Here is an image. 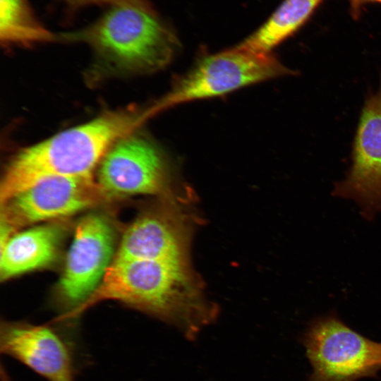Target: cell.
<instances>
[{
  "label": "cell",
  "mask_w": 381,
  "mask_h": 381,
  "mask_svg": "<svg viewBox=\"0 0 381 381\" xmlns=\"http://www.w3.org/2000/svg\"><path fill=\"white\" fill-rule=\"evenodd\" d=\"M61 236L62 229L56 224L37 226L15 233L1 246V280L51 264L56 257Z\"/></svg>",
  "instance_id": "cell-12"
},
{
  "label": "cell",
  "mask_w": 381,
  "mask_h": 381,
  "mask_svg": "<svg viewBox=\"0 0 381 381\" xmlns=\"http://www.w3.org/2000/svg\"><path fill=\"white\" fill-rule=\"evenodd\" d=\"M109 300L173 325L186 339L198 335L213 313L188 260L114 259L81 313Z\"/></svg>",
  "instance_id": "cell-1"
},
{
  "label": "cell",
  "mask_w": 381,
  "mask_h": 381,
  "mask_svg": "<svg viewBox=\"0 0 381 381\" xmlns=\"http://www.w3.org/2000/svg\"><path fill=\"white\" fill-rule=\"evenodd\" d=\"M0 40L7 47H30L57 42V34L41 23L28 0H0Z\"/></svg>",
  "instance_id": "cell-14"
},
{
  "label": "cell",
  "mask_w": 381,
  "mask_h": 381,
  "mask_svg": "<svg viewBox=\"0 0 381 381\" xmlns=\"http://www.w3.org/2000/svg\"><path fill=\"white\" fill-rule=\"evenodd\" d=\"M188 190L159 197L128 226L114 259L188 260L197 223Z\"/></svg>",
  "instance_id": "cell-7"
},
{
  "label": "cell",
  "mask_w": 381,
  "mask_h": 381,
  "mask_svg": "<svg viewBox=\"0 0 381 381\" xmlns=\"http://www.w3.org/2000/svg\"><path fill=\"white\" fill-rule=\"evenodd\" d=\"M72 11L88 5H143L149 3L147 0H61Z\"/></svg>",
  "instance_id": "cell-15"
},
{
  "label": "cell",
  "mask_w": 381,
  "mask_h": 381,
  "mask_svg": "<svg viewBox=\"0 0 381 381\" xmlns=\"http://www.w3.org/2000/svg\"><path fill=\"white\" fill-rule=\"evenodd\" d=\"M57 42L83 43L91 49L92 81L157 71L171 61L179 48L174 31L150 2L110 6L90 25L58 33Z\"/></svg>",
  "instance_id": "cell-3"
},
{
  "label": "cell",
  "mask_w": 381,
  "mask_h": 381,
  "mask_svg": "<svg viewBox=\"0 0 381 381\" xmlns=\"http://www.w3.org/2000/svg\"><path fill=\"white\" fill-rule=\"evenodd\" d=\"M301 341L312 367L308 381H356L381 370V343L329 314L311 322Z\"/></svg>",
  "instance_id": "cell-5"
},
{
  "label": "cell",
  "mask_w": 381,
  "mask_h": 381,
  "mask_svg": "<svg viewBox=\"0 0 381 381\" xmlns=\"http://www.w3.org/2000/svg\"><path fill=\"white\" fill-rule=\"evenodd\" d=\"M110 200L92 175L42 180L1 203V222L16 229L56 219Z\"/></svg>",
  "instance_id": "cell-9"
},
{
  "label": "cell",
  "mask_w": 381,
  "mask_h": 381,
  "mask_svg": "<svg viewBox=\"0 0 381 381\" xmlns=\"http://www.w3.org/2000/svg\"><path fill=\"white\" fill-rule=\"evenodd\" d=\"M371 1L381 2V0H371ZM353 1L355 2L354 4H355V6H356V4L358 3L359 0H353Z\"/></svg>",
  "instance_id": "cell-16"
},
{
  "label": "cell",
  "mask_w": 381,
  "mask_h": 381,
  "mask_svg": "<svg viewBox=\"0 0 381 381\" xmlns=\"http://www.w3.org/2000/svg\"><path fill=\"white\" fill-rule=\"evenodd\" d=\"M293 75L270 53H255L237 46L200 58L174 82L169 92L152 103L157 114L174 105L222 95L243 86Z\"/></svg>",
  "instance_id": "cell-4"
},
{
  "label": "cell",
  "mask_w": 381,
  "mask_h": 381,
  "mask_svg": "<svg viewBox=\"0 0 381 381\" xmlns=\"http://www.w3.org/2000/svg\"><path fill=\"white\" fill-rule=\"evenodd\" d=\"M0 350L47 381H75L72 341L51 326L4 322Z\"/></svg>",
  "instance_id": "cell-11"
},
{
  "label": "cell",
  "mask_w": 381,
  "mask_h": 381,
  "mask_svg": "<svg viewBox=\"0 0 381 381\" xmlns=\"http://www.w3.org/2000/svg\"><path fill=\"white\" fill-rule=\"evenodd\" d=\"M97 181L111 200L182 192L171 164L151 139L136 131L116 141L97 166Z\"/></svg>",
  "instance_id": "cell-6"
},
{
  "label": "cell",
  "mask_w": 381,
  "mask_h": 381,
  "mask_svg": "<svg viewBox=\"0 0 381 381\" xmlns=\"http://www.w3.org/2000/svg\"><path fill=\"white\" fill-rule=\"evenodd\" d=\"M333 194L354 200L368 219L381 212V75L361 111L350 170Z\"/></svg>",
  "instance_id": "cell-10"
},
{
  "label": "cell",
  "mask_w": 381,
  "mask_h": 381,
  "mask_svg": "<svg viewBox=\"0 0 381 381\" xmlns=\"http://www.w3.org/2000/svg\"><path fill=\"white\" fill-rule=\"evenodd\" d=\"M152 117L149 106L106 111L18 152L7 164L0 202L52 177L92 175L109 148Z\"/></svg>",
  "instance_id": "cell-2"
},
{
  "label": "cell",
  "mask_w": 381,
  "mask_h": 381,
  "mask_svg": "<svg viewBox=\"0 0 381 381\" xmlns=\"http://www.w3.org/2000/svg\"><path fill=\"white\" fill-rule=\"evenodd\" d=\"M322 1L284 0L258 30L237 47L255 53H270L307 20Z\"/></svg>",
  "instance_id": "cell-13"
},
{
  "label": "cell",
  "mask_w": 381,
  "mask_h": 381,
  "mask_svg": "<svg viewBox=\"0 0 381 381\" xmlns=\"http://www.w3.org/2000/svg\"><path fill=\"white\" fill-rule=\"evenodd\" d=\"M114 236L111 223L99 214H89L77 224L58 286L64 306L59 320L81 315L83 306L114 260Z\"/></svg>",
  "instance_id": "cell-8"
}]
</instances>
